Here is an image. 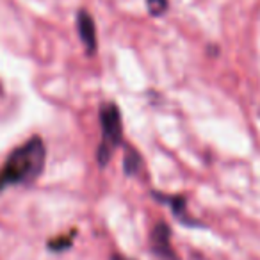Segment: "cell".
<instances>
[{
    "label": "cell",
    "mask_w": 260,
    "mask_h": 260,
    "mask_svg": "<svg viewBox=\"0 0 260 260\" xmlns=\"http://www.w3.org/2000/svg\"><path fill=\"white\" fill-rule=\"evenodd\" d=\"M47 150L40 138H32L9 155L8 162L0 170V189L9 185H29L41 175Z\"/></svg>",
    "instance_id": "cell-1"
},
{
    "label": "cell",
    "mask_w": 260,
    "mask_h": 260,
    "mask_svg": "<svg viewBox=\"0 0 260 260\" xmlns=\"http://www.w3.org/2000/svg\"><path fill=\"white\" fill-rule=\"evenodd\" d=\"M100 123H102V132H104V139L98 148V162L100 166L111 160V155L114 152L116 146L121 143L123 138V126H121V116H119V109L114 104H105L100 107Z\"/></svg>",
    "instance_id": "cell-2"
},
{
    "label": "cell",
    "mask_w": 260,
    "mask_h": 260,
    "mask_svg": "<svg viewBox=\"0 0 260 260\" xmlns=\"http://www.w3.org/2000/svg\"><path fill=\"white\" fill-rule=\"evenodd\" d=\"M77 29H79V36L82 40L84 47H86V52L87 54H94V50H96V27H94V22L89 13H79V16H77Z\"/></svg>",
    "instance_id": "cell-3"
},
{
    "label": "cell",
    "mask_w": 260,
    "mask_h": 260,
    "mask_svg": "<svg viewBox=\"0 0 260 260\" xmlns=\"http://www.w3.org/2000/svg\"><path fill=\"white\" fill-rule=\"evenodd\" d=\"M152 248L160 258H166V260L175 258V253L170 244V226H168L166 223H159L155 228H153Z\"/></svg>",
    "instance_id": "cell-4"
},
{
    "label": "cell",
    "mask_w": 260,
    "mask_h": 260,
    "mask_svg": "<svg viewBox=\"0 0 260 260\" xmlns=\"http://www.w3.org/2000/svg\"><path fill=\"white\" fill-rule=\"evenodd\" d=\"M123 168H125L126 175H136L139 173V170L143 168V159L138 153V150H134L132 146L125 150V159H123Z\"/></svg>",
    "instance_id": "cell-5"
},
{
    "label": "cell",
    "mask_w": 260,
    "mask_h": 260,
    "mask_svg": "<svg viewBox=\"0 0 260 260\" xmlns=\"http://www.w3.org/2000/svg\"><path fill=\"white\" fill-rule=\"evenodd\" d=\"M146 6L153 16H162L168 11V0H146Z\"/></svg>",
    "instance_id": "cell-6"
},
{
    "label": "cell",
    "mask_w": 260,
    "mask_h": 260,
    "mask_svg": "<svg viewBox=\"0 0 260 260\" xmlns=\"http://www.w3.org/2000/svg\"><path fill=\"white\" fill-rule=\"evenodd\" d=\"M112 260H130V258H123V256H112Z\"/></svg>",
    "instance_id": "cell-7"
}]
</instances>
